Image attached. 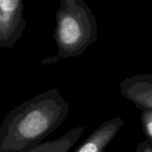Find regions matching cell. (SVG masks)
<instances>
[{"label": "cell", "mask_w": 152, "mask_h": 152, "mask_svg": "<svg viewBox=\"0 0 152 152\" xmlns=\"http://www.w3.org/2000/svg\"><path fill=\"white\" fill-rule=\"evenodd\" d=\"M69 108L56 89L18 105L0 126V152H26L37 147L63 124Z\"/></svg>", "instance_id": "1"}, {"label": "cell", "mask_w": 152, "mask_h": 152, "mask_svg": "<svg viewBox=\"0 0 152 152\" xmlns=\"http://www.w3.org/2000/svg\"><path fill=\"white\" fill-rule=\"evenodd\" d=\"M56 23L53 36L58 52L44 59L40 66L79 56L98 39L96 17L84 0H60Z\"/></svg>", "instance_id": "2"}, {"label": "cell", "mask_w": 152, "mask_h": 152, "mask_svg": "<svg viewBox=\"0 0 152 152\" xmlns=\"http://www.w3.org/2000/svg\"><path fill=\"white\" fill-rule=\"evenodd\" d=\"M23 7V0H0V48H12L22 38Z\"/></svg>", "instance_id": "3"}, {"label": "cell", "mask_w": 152, "mask_h": 152, "mask_svg": "<svg viewBox=\"0 0 152 152\" xmlns=\"http://www.w3.org/2000/svg\"><path fill=\"white\" fill-rule=\"evenodd\" d=\"M122 96L140 110H152V73H136L119 85Z\"/></svg>", "instance_id": "4"}, {"label": "cell", "mask_w": 152, "mask_h": 152, "mask_svg": "<svg viewBox=\"0 0 152 152\" xmlns=\"http://www.w3.org/2000/svg\"><path fill=\"white\" fill-rule=\"evenodd\" d=\"M124 124V121L122 117L107 120L94 130L72 152H105Z\"/></svg>", "instance_id": "5"}, {"label": "cell", "mask_w": 152, "mask_h": 152, "mask_svg": "<svg viewBox=\"0 0 152 152\" xmlns=\"http://www.w3.org/2000/svg\"><path fill=\"white\" fill-rule=\"evenodd\" d=\"M85 129L86 126L75 127L65 132L58 139L40 143L37 147L26 152H69L82 136Z\"/></svg>", "instance_id": "6"}, {"label": "cell", "mask_w": 152, "mask_h": 152, "mask_svg": "<svg viewBox=\"0 0 152 152\" xmlns=\"http://www.w3.org/2000/svg\"><path fill=\"white\" fill-rule=\"evenodd\" d=\"M140 124L142 132L148 140L152 145V110H141Z\"/></svg>", "instance_id": "7"}, {"label": "cell", "mask_w": 152, "mask_h": 152, "mask_svg": "<svg viewBox=\"0 0 152 152\" xmlns=\"http://www.w3.org/2000/svg\"><path fill=\"white\" fill-rule=\"evenodd\" d=\"M136 152H152V145L148 140L139 142L137 145Z\"/></svg>", "instance_id": "8"}]
</instances>
